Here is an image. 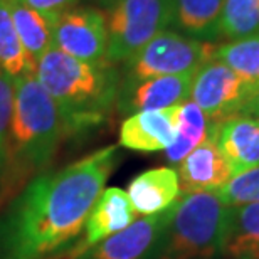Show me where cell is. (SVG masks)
Listing matches in <instances>:
<instances>
[{"mask_svg": "<svg viewBox=\"0 0 259 259\" xmlns=\"http://www.w3.org/2000/svg\"><path fill=\"white\" fill-rule=\"evenodd\" d=\"M118 162V147L110 145L25 184L0 214V259L72 254Z\"/></svg>", "mask_w": 259, "mask_h": 259, "instance_id": "1", "label": "cell"}, {"mask_svg": "<svg viewBox=\"0 0 259 259\" xmlns=\"http://www.w3.org/2000/svg\"><path fill=\"white\" fill-rule=\"evenodd\" d=\"M231 205L217 190L184 192L172 205L157 259H215L224 251Z\"/></svg>", "mask_w": 259, "mask_h": 259, "instance_id": "4", "label": "cell"}, {"mask_svg": "<svg viewBox=\"0 0 259 259\" xmlns=\"http://www.w3.org/2000/svg\"><path fill=\"white\" fill-rule=\"evenodd\" d=\"M137 210L130 202V197L125 190L118 187H110L103 190L101 195L93 205V210L88 217L82 239L77 247L72 251L71 259L84 252L98 242L110 237L116 232L126 229L135 222Z\"/></svg>", "mask_w": 259, "mask_h": 259, "instance_id": "13", "label": "cell"}, {"mask_svg": "<svg viewBox=\"0 0 259 259\" xmlns=\"http://www.w3.org/2000/svg\"><path fill=\"white\" fill-rule=\"evenodd\" d=\"M172 207L145 215L72 259H157L167 231Z\"/></svg>", "mask_w": 259, "mask_h": 259, "instance_id": "9", "label": "cell"}, {"mask_svg": "<svg viewBox=\"0 0 259 259\" xmlns=\"http://www.w3.org/2000/svg\"><path fill=\"white\" fill-rule=\"evenodd\" d=\"M254 84L236 74L231 67L212 59L197 69L190 90V100L204 111L209 123L241 115Z\"/></svg>", "mask_w": 259, "mask_h": 259, "instance_id": "7", "label": "cell"}, {"mask_svg": "<svg viewBox=\"0 0 259 259\" xmlns=\"http://www.w3.org/2000/svg\"><path fill=\"white\" fill-rule=\"evenodd\" d=\"M0 71L12 79L24 74H35L15 30L9 0H0Z\"/></svg>", "mask_w": 259, "mask_h": 259, "instance_id": "20", "label": "cell"}, {"mask_svg": "<svg viewBox=\"0 0 259 259\" xmlns=\"http://www.w3.org/2000/svg\"><path fill=\"white\" fill-rule=\"evenodd\" d=\"M14 79L0 71V189H2V177L7 160V143L10 120L14 111Z\"/></svg>", "mask_w": 259, "mask_h": 259, "instance_id": "24", "label": "cell"}, {"mask_svg": "<svg viewBox=\"0 0 259 259\" xmlns=\"http://www.w3.org/2000/svg\"><path fill=\"white\" fill-rule=\"evenodd\" d=\"M210 123L204 111L192 100L184 101L179 106L177 116V137L172 147L165 150L170 163L179 165L192 150L209 137Z\"/></svg>", "mask_w": 259, "mask_h": 259, "instance_id": "19", "label": "cell"}, {"mask_svg": "<svg viewBox=\"0 0 259 259\" xmlns=\"http://www.w3.org/2000/svg\"><path fill=\"white\" fill-rule=\"evenodd\" d=\"M209 132L234 175L259 167V118L236 115L210 123Z\"/></svg>", "mask_w": 259, "mask_h": 259, "instance_id": "12", "label": "cell"}, {"mask_svg": "<svg viewBox=\"0 0 259 259\" xmlns=\"http://www.w3.org/2000/svg\"><path fill=\"white\" fill-rule=\"evenodd\" d=\"M35 77L58 105L67 135L100 126L120 90V79L110 63H84L56 48L39 59Z\"/></svg>", "mask_w": 259, "mask_h": 259, "instance_id": "3", "label": "cell"}, {"mask_svg": "<svg viewBox=\"0 0 259 259\" xmlns=\"http://www.w3.org/2000/svg\"><path fill=\"white\" fill-rule=\"evenodd\" d=\"M259 32V0H226L221 35L231 40Z\"/></svg>", "mask_w": 259, "mask_h": 259, "instance_id": "22", "label": "cell"}, {"mask_svg": "<svg viewBox=\"0 0 259 259\" xmlns=\"http://www.w3.org/2000/svg\"><path fill=\"white\" fill-rule=\"evenodd\" d=\"M226 0H170L172 25L189 37L214 40L221 37V17Z\"/></svg>", "mask_w": 259, "mask_h": 259, "instance_id": "17", "label": "cell"}, {"mask_svg": "<svg viewBox=\"0 0 259 259\" xmlns=\"http://www.w3.org/2000/svg\"><path fill=\"white\" fill-rule=\"evenodd\" d=\"M217 194L231 207L256 204L259 202V167L234 175Z\"/></svg>", "mask_w": 259, "mask_h": 259, "instance_id": "23", "label": "cell"}, {"mask_svg": "<svg viewBox=\"0 0 259 259\" xmlns=\"http://www.w3.org/2000/svg\"><path fill=\"white\" fill-rule=\"evenodd\" d=\"M54 48L84 63H108L106 15L98 9H69L56 20Z\"/></svg>", "mask_w": 259, "mask_h": 259, "instance_id": "8", "label": "cell"}, {"mask_svg": "<svg viewBox=\"0 0 259 259\" xmlns=\"http://www.w3.org/2000/svg\"><path fill=\"white\" fill-rule=\"evenodd\" d=\"M177 175L182 192L219 190L234 177L210 132L209 137L179 163Z\"/></svg>", "mask_w": 259, "mask_h": 259, "instance_id": "14", "label": "cell"}, {"mask_svg": "<svg viewBox=\"0 0 259 259\" xmlns=\"http://www.w3.org/2000/svg\"><path fill=\"white\" fill-rule=\"evenodd\" d=\"M222 254L229 259H259V202L231 207Z\"/></svg>", "mask_w": 259, "mask_h": 259, "instance_id": "18", "label": "cell"}, {"mask_svg": "<svg viewBox=\"0 0 259 259\" xmlns=\"http://www.w3.org/2000/svg\"><path fill=\"white\" fill-rule=\"evenodd\" d=\"M217 46L165 29L126 61V81L197 72L215 58Z\"/></svg>", "mask_w": 259, "mask_h": 259, "instance_id": "6", "label": "cell"}, {"mask_svg": "<svg viewBox=\"0 0 259 259\" xmlns=\"http://www.w3.org/2000/svg\"><path fill=\"white\" fill-rule=\"evenodd\" d=\"M195 72L175 76H157L138 81H123L118 90L116 105L121 113L165 110L182 105L190 98Z\"/></svg>", "mask_w": 259, "mask_h": 259, "instance_id": "10", "label": "cell"}, {"mask_svg": "<svg viewBox=\"0 0 259 259\" xmlns=\"http://www.w3.org/2000/svg\"><path fill=\"white\" fill-rule=\"evenodd\" d=\"M126 194L138 214H160L170 209L182 194L177 170L170 167L147 170L130 182Z\"/></svg>", "mask_w": 259, "mask_h": 259, "instance_id": "15", "label": "cell"}, {"mask_svg": "<svg viewBox=\"0 0 259 259\" xmlns=\"http://www.w3.org/2000/svg\"><path fill=\"white\" fill-rule=\"evenodd\" d=\"M214 59L256 84L259 82V32L217 46Z\"/></svg>", "mask_w": 259, "mask_h": 259, "instance_id": "21", "label": "cell"}, {"mask_svg": "<svg viewBox=\"0 0 259 259\" xmlns=\"http://www.w3.org/2000/svg\"><path fill=\"white\" fill-rule=\"evenodd\" d=\"M179 106L130 115L121 123L120 145L123 148L142 153L162 152L172 147L177 137Z\"/></svg>", "mask_w": 259, "mask_h": 259, "instance_id": "11", "label": "cell"}, {"mask_svg": "<svg viewBox=\"0 0 259 259\" xmlns=\"http://www.w3.org/2000/svg\"><path fill=\"white\" fill-rule=\"evenodd\" d=\"M14 111L0 202L10 200L12 194L46 172L67 135L58 105L35 74H24L14 79Z\"/></svg>", "mask_w": 259, "mask_h": 259, "instance_id": "2", "label": "cell"}, {"mask_svg": "<svg viewBox=\"0 0 259 259\" xmlns=\"http://www.w3.org/2000/svg\"><path fill=\"white\" fill-rule=\"evenodd\" d=\"M9 5L22 48L35 67L39 59L54 48V27L59 15L42 14L20 0H9Z\"/></svg>", "mask_w": 259, "mask_h": 259, "instance_id": "16", "label": "cell"}, {"mask_svg": "<svg viewBox=\"0 0 259 259\" xmlns=\"http://www.w3.org/2000/svg\"><path fill=\"white\" fill-rule=\"evenodd\" d=\"M241 115L259 118V82H256V84H254V90H252L249 100H247L244 110H242Z\"/></svg>", "mask_w": 259, "mask_h": 259, "instance_id": "26", "label": "cell"}, {"mask_svg": "<svg viewBox=\"0 0 259 259\" xmlns=\"http://www.w3.org/2000/svg\"><path fill=\"white\" fill-rule=\"evenodd\" d=\"M108 5V51L110 64L121 63L138 53L148 40L172 25L170 0H105Z\"/></svg>", "mask_w": 259, "mask_h": 259, "instance_id": "5", "label": "cell"}, {"mask_svg": "<svg viewBox=\"0 0 259 259\" xmlns=\"http://www.w3.org/2000/svg\"><path fill=\"white\" fill-rule=\"evenodd\" d=\"M25 5H29L30 9L39 10L42 14H51V15H61L71 7H74L77 0H20Z\"/></svg>", "mask_w": 259, "mask_h": 259, "instance_id": "25", "label": "cell"}]
</instances>
